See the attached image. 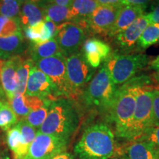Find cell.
<instances>
[{
    "label": "cell",
    "mask_w": 159,
    "mask_h": 159,
    "mask_svg": "<svg viewBox=\"0 0 159 159\" xmlns=\"http://www.w3.org/2000/svg\"><path fill=\"white\" fill-rule=\"evenodd\" d=\"M151 82L152 79L150 77L142 75L133 77L117 89L108 114L109 118L114 122L115 134L118 137L127 139L139 89L144 85L151 84Z\"/></svg>",
    "instance_id": "6da1fadb"
},
{
    "label": "cell",
    "mask_w": 159,
    "mask_h": 159,
    "mask_svg": "<svg viewBox=\"0 0 159 159\" xmlns=\"http://www.w3.org/2000/svg\"><path fill=\"white\" fill-rule=\"evenodd\" d=\"M0 159H8V157L5 152H0Z\"/></svg>",
    "instance_id": "7bdbcfd3"
},
{
    "label": "cell",
    "mask_w": 159,
    "mask_h": 159,
    "mask_svg": "<svg viewBox=\"0 0 159 159\" xmlns=\"http://www.w3.org/2000/svg\"><path fill=\"white\" fill-rule=\"evenodd\" d=\"M19 19L21 29L43 21L45 19L43 5L35 2L21 3Z\"/></svg>",
    "instance_id": "44dd1931"
},
{
    "label": "cell",
    "mask_w": 159,
    "mask_h": 159,
    "mask_svg": "<svg viewBox=\"0 0 159 159\" xmlns=\"http://www.w3.org/2000/svg\"><path fill=\"white\" fill-rule=\"evenodd\" d=\"M122 7L99 5L87 20V30L95 34L108 35Z\"/></svg>",
    "instance_id": "8fae6325"
},
{
    "label": "cell",
    "mask_w": 159,
    "mask_h": 159,
    "mask_svg": "<svg viewBox=\"0 0 159 159\" xmlns=\"http://www.w3.org/2000/svg\"><path fill=\"white\" fill-rule=\"evenodd\" d=\"M150 62V57L144 54L122 55L111 52L103 66L117 85L128 82Z\"/></svg>",
    "instance_id": "5b68a950"
},
{
    "label": "cell",
    "mask_w": 159,
    "mask_h": 159,
    "mask_svg": "<svg viewBox=\"0 0 159 159\" xmlns=\"http://www.w3.org/2000/svg\"><path fill=\"white\" fill-rule=\"evenodd\" d=\"M149 21L145 13L128 26L124 30L115 35L114 41L117 47L122 50H130L137 44L139 38L148 26Z\"/></svg>",
    "instance_id": "4fadbf2b"
},
{
    "label": "cell",
    "mask_w": 159,
    "mask_h": 159,
    "mask_svg": "<svg viewBox=\"0 0 159 159\" xmlns=\"http://www.w3.org/2000/svg\"><path fill=\"white\" fill-rule=\"evenodd\" d=\"M43 9L45 18L50 20L57 26L66 21H70L69 7H63L54 4L47 3L43 5Z\"/></svg>",
    "instance_id": "d4e9b609"
},
{
    "label": "cell",
    "mask_w": 159,
    "mask_h": 159,
    "mask_svg": "<svg viewBox=\"0 0 159 159\" xmlns=\"http://www.w3.org/2000/svg\"><path fill=\"white\" fill-rule=\"evenodd\" d=\"M137 140L148 142L153 145L155 148L159 149V126L153 125L150 127Z\"/></svg>",
    "instance_id": "d6a6232c"
},
{
    "label": "cell",
    "mask_w": 159,
    "mask_h": 159,
    "mask_svg": "<svg viewBox=\"0 0 159 159\" xmlns=\"http://www.w3.org/2000/svg\"><path fill=\"white\" fill-rule=\"evenodd\" d=\"M25 94L41 99H48L47 97L50 96L56 97L54 85L50 80L35 65L30 71Z\"/></svg>",
    "instance_id": "7c38bea8"
},
{
    "label": "cell",
    "mask_w": 159,
    "mask_h": 159,
    "mask_svg": "<svg viewBox=\"0 0 159 159\" xmlns=\"http://www.w3.org/2000/svg\"><path fill=\"white\" fill-rule=\"evenodd\" d=\"M99 6L96 0H73L69 7L70 21L87 29V20Z\"/></svg>",
    "instance_id": "e0dca14e"
},
{
    "label": "cell",
    "mask_w": 159,
    "mask_h": 159,
    "mask_svg": "<svg viewBox=\"0 0 159 159\" xmlns=\"http://www.w3.org/2000/svg\"><path fill=\"white\" fill-rule=\"evenodd\" d=\"M19 122V119L8 101H0V128L3 130H8Z\"/></svg>",
    "instance_id": "484cf974"
},
{
    "label": "cell",
    "mask_w": 159,
    "mask_h": 159,
    "mask_svg": "<svg viewBox=\"0 0 159 159\" xmlns=\"http://www.w3.org/2000/svg\"><path fill=\"white\" fill-rule=\"evenodd\" d=\"M152 121L153 125L159 126V89L153 90L152 94Z\"/></svg>",
    "instance_id": "836d02e7"
},
{
    "label": "cell",
    "mask_w": 159,
    "mask_h": 159,
    "mask_svg": "<svg viewBox=\"0 0 159 159\" xmlns=\"http://www.w3.org/2000/svg\"><path fill=\"white\" fill-rule=\"evenodd\" d=\"M51 101L52 100H50V99H47V102H45V104L43 106L31 111L24 119L34 128L39 129L41 125L44 122L47 115L48 114Z\"/></svg>",
    "instance_id": "f546056e"
},
{
    "label": "cell",
    "mask_w": 159,
    "mask_h": 159,
    "mask_svg": "<svg viewBox=\"0 0 159 159\" xmlns=\"http://www.w3.org/2000/svg\"><path fill=\"white\" fill-rule=\"evenodd\" d=\"M72 1L73 0H47V3L49 4H54V5L69 7H70Z\"/></svg>",
    "instance_id": "74e56055"
},
{
    "label": "cell",
    "mask_w": 159,
    "mask_h": 159,
    "mask_svg": "<svg viewBox=\"0 0 159 159\" xmlns=\"http://www.w3.org/2000/svg\"><path fill=\"white\" fill-rule=\"evenodd\" d=\"M69 141L37 131L23 159H52L66 151Z\"/></svg>",
    "instance_id": "9c48e42d"
},
{
    "label": "cell",
    "mask_w": 159,
    "mask_h": 159,
    "mask_svg": "<svg viewBox=\"0 0 159 159\" xmlns=\"http://www.w3.org/2000/svg\"><path fill=\"white\" fill-rule=\"evenodd\" d=\"M23 60L20 55L11 57L4 61L0 69L1 86L8 101L15 97L17 89L16 71Z\"/></svg>",
    "instance_id": "5bb4252c"
},
{
    "label": "cell",
    "mask_w": 159,
    "mask_h": 159,
    "mask_svg": "<svg viewBox=\"0 0 159 159\" xmlns=\"http://www.w3.org/2000/svg\"><path fill=\"white\" fill-rule=\"evenodd\" d=\"M150 24H159V4L152 9L150 13L145 14Z\"/></svg>",
    "instance_id": "e575fe53"
},
{
    "label": "cell",
    "mask_w": 159,
    "mask_h": 159,
    "mask_svg": "<svg viewBox=\"0 0 159 159\" xmlns=\"http://www.w3.org/2000/svg\"><path fill=\"white\" fill-rule=\"evenodd\" d=\"M159 43V24H150L139 38L137 45L140 49H145Z\"/></svg>",
    "instance_id": "83f0119b"
},
{
    "label": "cell",
    "mask_w": 159,
    "mask_h": 159,
    "mask_svg": "<svg viewBox=\"0 0 159 159\" xmlns=\"http://www.w3.org/2000/svg\"><path fill=\"white\" fill-rule=\"evenodd\" d=\"M150 68L151 69H154L156 71L159 70V55L158 57H156L154 60H152V61H150Z\"/></svg>",
    "instance_id": "f35d334b"
},
{
    "label": "cell",
    "mask_w": 159,
    "mask_h": 159,
    "mask_svg": "<svg viewBox=\"0 0 159 159\" xmlns=\"http://www.w3.org/2000/svg\"><path fill=\"white\" fill-rule=\"evenodd\" d=\"M47 99H41L25 94L16 96L8 102L18 119H25L31 111L43 106Z\"/></svg>",
    "instance_id": "d6986e66"
},
{
    "label": "cell",
    "mask_w": 159,
    "mask_h": 159,
    "mask_svg": "<svg viewBox=\"0 0 159 159\" xmlns=\"http://www.w3.org/2000/svg\"><path fill=\"white\" fill-rule=\"evenodd\" d=\"M34 65L47 75L54 85L55 96L75 98L69 83L66 68V57L62 54L39 60Z\"/></svg>",
    "instance_id": "52a82bcc"
},
{
    "label": "cell",
    "mask_w": 159,
    "mask_h": 159,
    "mask_svg": "<svg viewBox=\"0 0 159 159\" xmlns=\"http://www.w3.org/2000/svg\"><path fill=\"white\" fill-rule=\"evenodd\" d=\"M155 1H156V2H159V0H155Z\"/></svg>",
    "instance_id": "bcb514c9"
},
{
    "label": "cell",
    "mask_w": 159,
    "mask_h": 159,
    "mask_svg": "<svg viewBox=\"0 0 159 159\" xmlns=\"http://www.w3.org/2000/svg\"><path fill=\"white\" fill-rule=\"evenodd\" d=\"M29 52L30 59L33 62L41 59L62 54L55 38L41 43H30Z\"/></svg>",
    "instance_id": "603a6c76"
},
{
    "label": "cell",
    "mask_w": 159,
    "mask_h": 159,
    "mask_svg": "<svg viewBox=\"0 0 159 159\" xmlns=\"http://www.w3.org/2000/svg\"><path fill=\"white\" fill-rule=\"evenodd\" d=\"M19 18H8L0 15V37H7L21 33Z\"/></svg>",
    "instance_id": "f1b7e54d"
},
{
    "label": "cell",
    "mask_w": 159,
    "mask_h": 159,
    "mask_svg": "<svg viewBox=\"0 0 159 159\" xmlns=\"http://www.w3.org/2000/svg\"><path fill=\"white\" fill-rule=\"evenodd\" d=\"M57 44L61 53L66 57L77 52L85 41L84 30L71 21L57 26L56 35Z\"/></svg>",
    "instance_id": "30bf717a"
},
{
    "label": "cell",
    "mask_w": 159,
    "mask_h": 159,
    "mask_svg": "<svg viewBox=\"0 0 159 159\" xmlns=\"http://www.w3.org/2000/svg\"><path fill=\"white\" fill-rule=\"evenodd\" d=\"M21 142V132L19 124L14 125L13 128L7 130V144L13 155L16 154Z\"/></svg>",
    "instance_id": "1f68e13d"
},
{
    "label": "cell",
    "mask_w": 159,
    "mask_h": 159,
    "mask_svg": "<svg viewBox=\"0 0 159 159\" xmlns=\"http://www.w3.org/2000/svg\"><path fill=\"white\" fill-rule=\"evenodd\" d=\"M152 0H123L124 5H129V6H139L146 8L147 5Z\"/></svg>",
    "instance_id": "d590c367"
},
{
    "label": "cell",
    "mask_w": 159,
    "mask_h": 159,
    "mask_svg": "<svg viewBox=\"0 0 159 159\" xmlns=\"http://www.w3.org/2000/svg\"><path fill=\"white\" fill-rule=\"evenodd\" d=\"M108 159H116V158H108Z\"/></svg>",
    "instance_id": "7dc6e473"
},
{
    "label": "cell",
    "mask_w": 159,
    "mask_h": 159,
    "mask_svg": "<svg viewBox=\"0 0 159 159\" xmlns=\"http://www.w3.org/2000/svg\"><path fill=\"white\" fill-rule=\"evenodd\" d=\"M4 94H5V93H4L2 89L0 88V101L2 100V97H3Z\"/></svg>",
    "instance_id": "ee69618b"
},
{
    "label": "cell",
    "mask_w": 159,
    "mask_h": 159,
    "mask_svg": "<svg viewBox=\"0 0 159 159\" xmlns=\"http://www.w3.org/2000/svg\"><path fill=\"white\" fill-rule=\"evenodd\" d=\"M115 135L107 125L97 123L83 131L74 147L79 159H108L116 150Z\"/></svg>",
    "instance_id": "7a4b0ae2"
},
{
    "label": "cell",
    "mask_w": 159,
    "mask_h": 159,
    "mask_svg": "<svg viewBox=\"0 0 159 159\" xmlns=\"http://www.w3.org/2000/svg\"><path fill=\"white\" fill-rule=\"evenodd\" d=\"M21 132V142L17 152L13 155V159H23L27 154L28 149L36 136V129L29 125L25 119H20L18 122Z\"/></svg>",
    "instance_id": "cb8c5ba5"
},
{
    "label": "cell",
    "mask_w": 159,
    "mask_h": 159,
    "mask_svg": "<svg viewBox=\"0 0 159 159\" xmlns=\"http://www.w3.org/2000/svg\"><path fill=\"white\" fill-rule=\"evenodd\" d=\"M66 68L69 83L76 97L92 79L95 69L89 64L82 50L66 57Z\"/></svg>",
    "instance_id": "ba28073f"
},
{
    "label": "cell",
    "mask_w": 159,
    "mask_h": 159,
    "mask_svg": "<svg viewBox=\"0 0 159 159\" xmlns=\"http://www.w3.org/2000/svg\"><path fill=\"white\" fill-rule=\"evenodd\" d=\"M152 94L153 89L150 84L144 85L139 89L136 108L127 136L128 140H137L148 128L153 126Z\"/></svg>",
    "instance_id": "8992f818"
},
{
    "label": "cell",
    "mask_w": 159,
    "mask_h": 159,
    "mask_svg": "<svg viewBox=\"0 0 159 159\" xmlns=\"http://www.w3.org/2000/svg\"><path fill=\"white\" fill-rule=\"evenodd\" d=\"M3 62H4V61H0V69H1V67H2V64H3Z\"/></svg>",
    "instance_id": "f6af8a7d"
},
{
    "label": "cell",
    "mask_w": 159,
    "mask_h": 159,
    "mask_svg": "<svg viewBox=\"0 0 159 159\" xmlns=\"http://www.w3.org/2000/svg\"><path fill=\"white\" fill-rule=\"evenodd\" d=\"M57 26L47 18L43 21L24 30V36L31 43H41L54 39Z\"/></svg>",
    "instance_id": "2e32d148"
},
{
    "label": "cell",
    "mask_w": 159,
    "mask_h": 159,
    "mask_svg": "<svg viewBox=\"0 0 159 159\" xmlns=\"http://www.w3.org/2000/svg\"><path fill=\"white\" fill-rule=\"evenodd\" d=\"M19 2L24 3V2H35V3H41L43 0H17Z\"/></svg>",
    "instance_id": "60d3db41"
},
{
    "label": "cell",
    "mask_w": 159,
    "mask_h": 159,
    "mask_svg": "<svg viewBox=\"0 0 159 159\" xmlns=\"http://www.w3.org/2000/svg\"><path fill=\"white\" fill-rule=\"evenodd\" d=\"M144 7L139 6H123L114 26L109 32V37H114L130 26L135 20L144 14Z\"/></svg>",
    "instance_id": "ffe728a7"
},
{
    "label": "cell",
    "mask_w": 159,
    "mask_h": 159,
    "mask_svg": "<svg viewBox=\"0 0 159 159\" xmlns=\"http://www.w3.org/2000/svg\"><path fill=\"white\" fill-rule=\"evenodd\" d=\"M82 52L91 67L96 69L111 53V47L105 41L96 38L85 40Z\"/></svg>",
    "instance_id": "9a60e30c"
},
{
    "label": "cell",
    "mask_w": 159,
    "mask_h": 159,
    "mask_svg": "<svg viewBox=\"0 0 159 159\" xmlns=\"http://www.w3.org/2000/svg\"><path fill=\"white\" fill-rule=\"evenodd\" d=\"M27 44L22 33L7 37H0V61H5L18 56L27 49Z\"/></svg>",
    "instance_id": "ac0fdd59"
},
{
    "label": "cell",
    "mask_w": 159,
    "mask_h": 159,
    "mask_svg": "<svg viewBox=\"0 0 159 159\" xmlns=\"http://www.w3.org/2000/svg\"><path fill=\"white\" fill-rule=\"evenodd\" d=\"M118 87L104 66L100 67L83 92L85 105L102 112L110 111Z\"/></svg>",
    "instance_id": "277c9868"
},
{
    "label": "cell",
    "mask_w": 159,
    "mask_h": 159,
    "mask_svg": "<svg viewBox=\"0 0 159 159\" xmlns=\"http://www.w3.org/2000/svg\"><path fill=\"white\" fill-rule=\"evenodd\" d=\"M152 77H153L154 80L159 85V70L156 71V72L154 73L153 75H152Z\"/></svg>",
    "instance_id": "b9f144b4"
},
{
    "label": "cell",
    "mask_w": 159,
    "mask_h": 159,
    "mask_svg": "<svg viewBox=\"0 0 159 159\" xmlns=\"http://www.w3.org/2000/svg\"><path fill=\"white\" fill-rule=\"evenodd\" d=\"M125 159H159L158 149L148 142L136 140L127 148Z\"/></svg>",
    "instance_id": "7402d4cb"
},
{
    "label": "cell",
    "mask_w": 159,
    "mask_h": 159,
    "mask_svg": "<svg viewBox=\"0 0 159 159\" xmlns=\"http://www.w3.org/2000/svg\"><path fill=\"white\" fill-rule=\"evenodd\" d=\"M158 152H159V149H158Z\"/></svg>",
    "instance_id": "c3c4849f"
},
{
    "label": "cell",
    "mask_w": 159,
    "mask_h": 159,
    "mask_svg": "<svg viewBox=\"0 0 159 159\" xmlns=\"http://www.w3.org/2000/svg\"><path fill=\"white\" fill-rule=\"evenodd\" d=\"M33 65H34L33 61L30 58H29L23 60L22 62L20 63L16 71L17 89L15 97L25 94L29 73Z\"/></svg>",
    "instance_id": "4316f807"
},
{
    "label": "cell",
    "mask_w": 159,
    "mask_h": 159,
    "mask_svg": "<svg viewBox=\"0 0 159 159\" xmlns=\"http://www.w3.org/2000/svg\"><path fill=\"white\" fill-rule=\"evenodd\" d=\"M52 159H75V157L71 153L64 152H62V153L57 155V156H55V158H53Z\"/></svg>",
    "instance_id": "ab89813d"
},
{
    "label": "cell",
    "mask_w": 159,
    "mask_h": 159,
    "mask_svg": "<svg viewBox=\"0 0 159 159\" xmlns=\"http://www.w3.org/2000/svg\"><path fill=\"white\" fill-rule=\"evenodd\" d=\"M99 5L104 6H125L123 0H96Z\"/></svg>",
    "instance_id": "8d00e7d4"
},
{
    "label": "cell",
    "mask_w": 159,
    "mask_h": 159,
    "mask_svg": "<svg viewBox=\"0 0 159 159\" xmlns=\"http://www.w3.org/2000/svg\"><path fill=\"white\" fill-rule=\"evenodd\" d=\"M79 122L78 111L73 102L60 98L51 101L48 114L38 131L69 141L78 128Z\"/></svg>",
    "instance_id": "3957f363"
},
{
    "label": "cell",
    "mask_w": 159,
    "mask_h": 159,
    "mask_svg": "<svg viewBox=\"0 0 159 159\" xmlns=\"http://www.w3.org/2000/svg\"><path fill=\"white\" fill-rule=\"evenodd\" d=\"M21 3L17 0H0V15L8 18H19Z\"/></svg>",
    "instance_id": "4dcf8cb0"
}]
</instances>
